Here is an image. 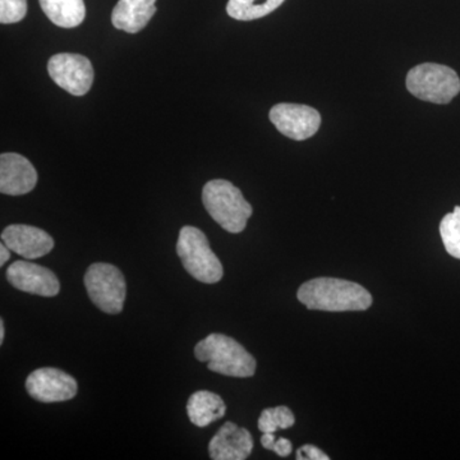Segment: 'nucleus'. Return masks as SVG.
<instances>
[{
	"label": "nucleus",
	"instance_id": "1",
	"mask_svg": "<svg viewBox=\"0 0 460 460\" xmlns=\"http://www.w3.org/2000/svg\"><path fill=\"white\" fill-rule=\"evenodd\" d=\"M298 301L308 310L326 313L368 310L372 296L359 284L335 278H316L299 287Z\"/></svg>",
	"mask_w": 460,
	"mask_h": 460
},
{
	"label": "nucleus",
	"instance_id": "2",
	"mask_svg": "<svg viewBox=\"0 0 460 460\" xmlns=\"http://www.w3.org/2000/svg\"><path fill=\"white\" fill-rule=\"evenodd\" d=\"M195 356L208 363V370L232 377H251L256 372V359L234 339L224 334H210L199 341Z\"/></svg>",
	"mask_w": 460,
	"mask_h": 460
},
{
	"label": "nucleus",
	"instance_id": "3",
	"mask_svg": "<svg viewBox=\"0 0 460 460\" xmlns=\"http://www.w3.org/2000/svg\"><path fill=\"white\" fill-rule=\"evenodd\" d=\"M202 202L215 222L234 234L246 229L253 213L252 206L248 204L241 190L228 181H208L202 190Z\"/></svg>",
	"mask_w": 460,
	"mask_h": 460
},
{
	"label": "nucleus",
	"instance_id": "4",
	"mask_svg": "<svg viewBox=\"0 0 460 460\" xmlns=\"http://www.w3.org/2000/svg\"><path fill=\"white\" fill-rule=\"evenodd\" d=\"M177 253L183 268L196 280L215 284L223 279L222 262L211 250L202 230L195 226H183L178 237Z\"/></svg>",
	"mask_w": 460,
	"mask_h": 460
},
{
	"label": "nucleus",
	"instance_id": "5",
	"mask_svg": "<svg viewBox=\"0 0 460 460\" xmlns=\"http://www.w3.org/2000/svg\"><path fill=\"white\" fill-rule=\"evenodd\" d=\"M407 89L423 102L447 104L458 95L460 80L449 66L425 63L411 69L407 75Z\"/></svg>",
	"mask_w": 460,
	"mask_h": 460
},
{
	"label": "nucleus",
	"instance_id": "6",
	"mask_svg": "<svg viewBox=\"0 0 460 460\" xmlns=\"http://www.w3.org/2000/svg\"><path fill=\"white\" fill-rule=\"evenodd\" d=\"M84 283L87 295L99 310L109 314L122 313L127 284L117 266L105 262L93 263L84 274Z\"/></svg>",
	"mask_w": 460,
	"mask_h": 460
},
{
	"label": "nucleus",
	"instance_id": "7",
	"mask_svg": "<svg viewBox=\"0 0 460 460\" xmlns=\"http://www.w3.org/2000/svg\"><path fill=\"white\" fill-rule=\"evenodd\" d=\"M51 80L66 93L84 96L93 83V68L90 59L80 54H56L48 62Z\"/></svg>",
	"mask_w": 460,
	"mask_h": 460
},
{
	"label": "nucleus",
	"instance_id": "8",
	"mask_svg": "<svg viewBox=\"0 0 460 460\" xmlns=\"http://www.w3.org/2000/svg\"><path fill=\"white\" fill-rule=\"evenodd\" d=\"M270 120L278 131L296 141L313 137L319 131L321 115L316 109L299 104L275 105L270 111Z\"/></svg>",
	"mask_w": 460,
	"mask_h": 460
},
{
	"label": "nucleus",
	"instance_id": "9",
	"mask_svg": "<svg viewBox=\"0 0 460 460\" xmlns=\"http://www.w3.org/2000/svg\"><path fill=\"white\" fill-rule=\"evenodd\" d=\"M26 390L31 398L40 402H59L77 395V381L71 375L53 367L39 368L30 374Z\"/></svg>",
	"mask_w": 460,
	"mask_h": 460
},
{
	"label": "nucleus",
	"instance_id": "10",
	"mask_svg": "<svg viewBox=\"0 0 460 460\" xmlns=\"http://www.w3.org/2000/svg\"><path fill=\"white\" fill-rule=\"evenodd\" d=\"M7 279L21 292L41 296H56L59 280L53 271L30 261H16L7 269Z\"/></svg>",
	"mask_w": 460,
	"mask_h": 460
},
{
	"label": "nucleus",
	"instance_id": "11",
	"mask_svg": "<svg viewBox=\"0 0 460 460\" xmlns=\"http://www.w3.org/2000/svg\"><path fill=\"white\" fill-rule=\"evenodd\" d=\"M2 241L9 250L26 260L47 256L54 248V239L36 226L14 224L3 230Z\"/></svg>",
	"mask_w": 460,
	"mask_h": 460
},
{
	"label": "nucleus",
	"instance_id": "12",
	"mask_svg": "<svg viewBox=\"0 0 460 460\" xmlns=\"http://www.w3.org/2000/svg\"><path fill=\"white\" fill-rule=\"evenodd\" d=\"M36 183H38V172L30 160L20 154H2L0 156V192L3 195H26L35 189Z\"/></svg>",
	"mask_w": 460,
	"mask_h": 460
},
{
	"label": "nucleus",
	"instance_id": "13",
	"mask_svg": "<svg viewBox=\"0 0 460 460\" xmlns=\"http://www.w3.org/2000/svg\"><path fill=\"white\" fill-rule=\"evenodd\" d=\"M252 450V435L233 422L224 423L208 444V453L214 460H244Z\"/></svg>",
	"mask_w": 460,
	"mask_h": 460
},
{
	"label": "nucleus",
	"instance_id": "14",
	"mask_svg": "<svg viewBox=\"0 0 460 460\" xmlns=\"http://www.w3.org/2000/svg\"><path fill=\"white\" fill-rule=\"evenodd\" d=\"M156 0H119L111 13L115 29L128 33L140 32L155 14Z\"/></svg>",
	"mask_w": 460,
	"mask_h": 460
},
{
	"label": "nucleus",
	"instance_id": "15",
	"mask_svg": "<svg viewBox=\"0 0 460 460\" xmlns=\"http://www.w3.org/2000/svg\"><path fill=\"white\" fill-rule=\"evenodd\" d=\"M226 405L223 399L215 393L201 392L190 395L187 402V413L193 425L198 428H206L215 420L226 416Z\"/></svg>",
	"mask_w": 460,
	"mask_h": 460
},
{
	"label": "nucleus",
	"instance_id": "16",
	"mask_svg": "<svg viewBox=\"0 0 460 460\" xmlns=\"http://www.w3.org/2000/svg\"><path fill=\"white\" fill-rule=\"evenodd\" d=\"M39 3L51 22L65 29L80 26L86 16L84 0H39Z\"/></svg>",
	"mask_w": 460,
	"mask_h": 460
},
{
	"label": "nucleus",
	"instance_id": "17",
	"mask_svg": "<svg viewBox=\"0 0 460 460\" xmlns=\"http://www.w3.org/2000/svg\"><path fill=\"white\" fill-rule=\"evenodd\" d=\"M286 0H229L226 12L238 21H252L268 16Z\"/></svg>",
	"mask_w": 460,
	"mask_h": 460
},
{
	"label": "nucleus",
	"instance_id": "18",
	"mask_svg": "<svg viewBox=\"0 0 460 460\" xmlns=\"http://www.w3.org/2000/svg\"><path fill=\"white\" fill-rule=\"evenodd\" d=\"M295 423L293 411L286 405H280V407L266 408L262 411L259 419V429L262 434L266 432L275 434L278 429H290Z\"/></svg>",
	"mask_w": 460,
	"mask_h": 460
},
{
	"label": "nucleus",
	"instance_id": "19",
	"mask_svg": "<svg viewBox=\"0 0 460 460\" xmlns=\"http://www.w3.org/2000/svg\"><path fill=\"white\" fill-rule=\"evenodd\" d=\"M440 235L450 256L460 260V206L445 215L440 223Z\"/></svg>",
	"mask_w": 460,
	"mask_h": 460
},
{
	"label": "nucleus",
	"instance_id": "20",
	"mask_svg": "<svg viewBox=\"0 0 460 460\" xmlns=\"http://www.w3.org/2000/svg\"><path fill=\"white\" fill-rule=\"evenodd\" d=\"M26 13V0H0V22L3 25L20 22Z\"/></svg>",
	"mask_w": 460,
	"mask_h": 460
},
{
	"label": "nucleus",
	"instance_id": "21",
	"mask_svg": "<svg viewBox=\"0 0 460 460\" xmlns=\"http://www.w3.org/2000/svg\"><path fill=\"white\" fill-rule=\"evenodd\" d=\"M296 459L298 460H329V456H326L323 450H320L319 447H314V445H304V447H299L296 450Z\"/></svg>",
	"mask_w": 460,
	"mask_h": 460
},
{
	"label": "nucleus",
	"instance_id": "22",
	"mask_svg": "<svg viewBox=\"0 0 460 460\" xmlns=\"http://www.w3.org/2000/svg\"><path fill=\"white\" fill-rule=\"evenodd\" d=\"M272 452H275L279 456H288L293 450V445L288 438H280L275 440L272 445Z\"/></svg>",
	"mask_w": 460,
	"mask_h": 460
},
{
	"label": "nucleus",
	"instance_id": "23",
	"mask_svg": "<svg viewBox=\"0 0 460 460\" xmlns=\"http://www.w3.org/2000/svg\"><path fill=\"white\" fill-rule=\"evenodd\" d=\"M275 440H277V438H275V435L272 434V432H266V434H263L261 438L262 447H265V449L271 450Z\"/></svg>",
	"mask_w": 460,
	"mask_h": 460
},
{
	"label": "nucleus",
	"instance_id": "24",
	"mask_svg": "<svg viewBox=\"0 0 460 460\" xmlns=\"http://www.w3.org/2000/svg\"><path fill=\"white\" fill-rule=\"evenodd\" d=\"M9 248L4 243L0 244V266L4 265L8 261L11 253H9Z\"/></svg>",
	"mask_w": 460,
	"mask_h": 460
},
{
	"label": "nucleus",
	"instance_id": "25",
	"mask_svg": "<svg viewBox=\"0 0 460 460\" xmlns=\"http://www.w3.org/2000/svg\"><path fill=\"white\" fill-rule=\"evenodd\" d=\"M4 335H5V330H4V321L0 320V344L4 341Z\"/></svg>",
	"mask_w": 460,
	"mask_h": 460
}]
</instances>
